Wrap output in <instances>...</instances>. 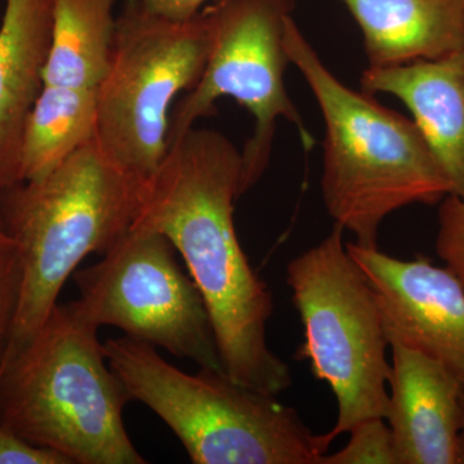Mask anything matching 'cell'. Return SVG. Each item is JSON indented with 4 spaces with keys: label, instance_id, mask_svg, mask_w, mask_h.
<instances>
[{
    "label": "cell",
    "instance_id": "1",
    "mask_svg": "<svg viewBox=\"0 0 464 464\" xmlns=\"http://www.w3.org/2000/svg\"><path fill=\"white\" fill-rule=\"evenodd\" d=\"M241 179L243 157L234 143L217 130L191 128L143 182L133 224L166 235L185 261L209 311L225 373L277 396L292 386V373L268 346L273 295L235 228Z\"/></svg>",
    "mask_w": 464,
    "mask_h": 464
},
{
    "label": "cell",
    "instance_id": "6",
    "mask_svg": "<svg viewBox=\"0 0 464 464\" xmlns=\"http://www.w3.org/2000/svg\"><path fill=\"white\" fill-rule=\"evenodd\" d=\"M343 227L286 266V282L304 325L295 359L307 362L316 380L337 400L334 441L356 424L389 414L390 346L368 280L350 257Z\"/></svg>",
    "mask_w": 464,
    "mask_h": 464
},
{
    "label": "cell",
    "instance_id": "23",
    "mask_svg": "<svg viewBox=\"0 0 464 464\" xmlns=\"http://www.w3.org/2000/svg\"><path fill=\"white\" fill-rule=\"evenodd\" d=\"M460 406H462L463 429H464V391L462 392V396H460Z\"/></svg>",
    "mask_w": 464,
    "mask_h": 464
},
{
    "label": "cell",
    "instance_id": "21",
    "mask_svg": "<svg viewBox=\"0 0 464 464\" xmlns=\"http://www.w3.org/2000/svg\"><path fill=\"white\" fill-rule=\"evenodd\" d=\"M152 11L176 20L197 16L207 0H143Z\"/></svg>",
    "mask_w": 464,
    "mask_h": 464
},
{
    "label": "cell",
    "instance_id": "14",
    "mask_svg": "<svg viewBox=\"0 0 464 464\" xmlns=\"http://www.w3.org/2000/svg\"><path fill=\"white\" fill-rule=\"evenodd\" d=\"M364 36L369 67L404 65L464 45V0H340Z\"/></svg>",
    "mask_w": 464,
    "mask_h": 464
},
{
    "label": "cell",
    "instance_id": "22",
    "mask_svg": "<svg viewBox=\"0 0 464 464\" xmlns=\"http://www.w3.org/2000/svg\"><path fill=\"white\" fill-rule=\"evenodd\" d=\"M7 240H9V237L5 234V232L2 231V228H0V243H2V241Z\"/></svg>",
    "mask_w": 464,
    "mask_h": 464
},
{
    "label": "cell",
    "instance_id": "11",
    "mask_svg": "<svg viewBox=\"0 0 464 464\" xmlns=\"http://www.w3.org/2000/svg\"><path fill=\"white\" fill-rule=\"evenodd\" d=\"M389 422L396 464H462L463 389L420 351L391 343Z\"/></svg>",
    "mask_w": 464,
    "mask_h": 464
},
{
    "label": "cell",
    "instance_id": "15",
    "mask_svg": "<svg viewBox=\"0 0 464 464\" xmlns=\"http://www.w3.org/2000/svg\"><path fill=\"white\" fill-rule=\"evenodd\" d=\"M118 0H53L44 84L94 90L111 60Z\"/></svg>",
    "mask_w": 464,
    "mask_h": 464
},
{
    "label": "cell",
    "instance_id": "10",
    "mask_svg": "<svg viewBox=\"0 0 464 464\" xmlns=\"http://www.w3.org/2000/svg\"><path fill=\"white\" fill-rule=\"evenodd\" d=\"M346 249L371 285L389 343L431 357L464 391V289L456 275L422 256L404 261L356 241Z\"/></svg>",
    "mask_w": 464,
    "mask_h": 464
},
{
    "label": "cell",
    "instance_id": "24",
    "mask_svg": "<svg viewBox=\"0 0 464 464\" xmlns=\"http://www.w3.org/2000/svg\"><path fill=\"white\" fill-rule=\"evenodd\" d=\"M463 47H464V45H463Z\"/></svg>",
    "mask_w": 464,
    "mask_h": 464
},
{
    "label": "cell",
    "instance_id": "17",
    "mask_svg": "<svg viewBox=\"0 0 464 464\" xmlns=\"http://www.w3.org/2000/svg\"><path fill=\"white\" fill-rule=\"evenodd\" d=\"M382 418L364 420L351 430L340 451L322 458L320 464H396L389 424Z\"/></svg>",
    "mask_w": 464,
    "mask_h": 464
},
{
    "label": "cell",
    "instance_id": "13",
    "mask_svg": "<svg viewBox=\"0 0 464 464\" xmlns=\"http://www.w3.org/2000/svg\"><path fill=\"white\" fill-rule=\"evenodd\" d=\"M53 0H7L0 27V188L23 183L27 118L50 56Z\"/></svg>",
    "mask_w": 464,
    "mask_h": 464
},
{
    "label": "cell",
    "instance_id": "7",
    "mask_svg": "<svg viewBox=\"0 0 464 464\" xmlns=\"http://www.w3.org/2000/svg\"><path fill=\"white\" fill-rule=\"evenodd\" d=\"M212 30L200 11L176 20L143 0H124L114 45L97 88L96 140L101 151L145 182L168 151L170 108L206 70Z\"/></svg>",
    "mask_w": 464,
    "mask_h": 464
},
{
    "label": "cell",
    "instance_id": "9",
    "mask_svg": "<svg viewBox=\"0 0 464 464\" xmlns=\"http://www.w3.org/2000/svg\"><path fill=\"white\" fill-rule=\"evenodd\" d=\"M72 280L82 313L97 328L115 326L199 368L224 371L206 302L161 232L133 224Z\"/></svg>",
    "mask_w": 464,
    "mask_h": 464
},
{
    "label": "cell",
    "instance_id": "20",
    "mask_svg": "<svg viewBox=\"0 0 464 464\" xmlns=\"http://www.w3.org/2000/svg\"><path fill=\"white\" fill-rule=\"evenodd\" d=\"M0 464H70L56 451L38 448L0 426Z\"/></svg>",
    "mask_w": 464,
    "mask_h": 464
},
{
    "label": "cell",
    "instance_id": "8",
    "mask_svg": "<svg viewBox=\"0 0 464 464\" xmlns=\"http://www.w3.org/2000/svg\"><path fill=\"white\" fill-rule=\"evenodd\" d=\"M297 0H215L204 9L212 48L200 81L186 93L170 116L168 148L194 128L201 118L216 114V102L231 97L255 118V132L241 151L246 194L270 163L276 121L295 125L301 141L313 149L298 109L284 83L289 63L285 29Z\"/></svg>",
    "mask_w": 464,
    "mask_h": 464
},
{
    "label": "cell",
    "instance_id": "2",
    "mask_svg": "<svg viewBox=\"0 0 464 464\" xmlns=\"http://www.w3.org/2000/svg\"><path fill=\"white\" fill-rule=\"evenodd\" d=\"M285 50L325 123L322 195L326 212L356 243L377 246L382 222L411 204H436L451 188L414 121L335 78L293 17Z\"/></svg>",
    "mask_w": 464,
    "mask_h": 464
},
{
    "label": "cell",
    "instance_id": "4",
    "mask_svg": "<svg viewBox=\"0 0 464 464\" xmlns=\"http://www.w3.org/2000/svg\"><path fill=\"white\" fill-rule=\"evenodd\" d=\"M142 185L93 140L43 179L0 188V228L16 246L23 268L5 362L41 329L82 261L106 255L130 230Z\"/></svg>",
    "mask_w": 464,
    "mask_h": 464
},
{
    "label": "cell",
    "instance_id": "18",
    "mask_svg": "<svg viewBox=\"0 0 464 464\" xmlns=\"http://www.w3.org/2000/svg\"><path fill=\"white\" fill-rule=\"evenodd\" d=\"M23 286V268L16 246L11 239L0 243V368L5 362Z\"/></svg>",
    "mask_w": 464,
    "mask_h": 464
},
{
    "label": "cell",
    "instance_id": "5",
    "mask_svg": "<svg viewBox=\"0 0 464 464\" xmlns=\"http://www.w3.org/2000/svg\"><path fill=\"white\" fill-rule=\"evenodd\" d=\"M132 401L151 409L195 464H320L328 433L311 431L276 395L241 384L224 371L186 373L157 347L130 337L103 343Z\"/></svg>",
    "mask_w": 464,
    "mask_h": 464
},
{
    "label": "cell",
    "instance_id": "19",
    "mask_svg": "<svg viewBox=\"0 0 464 464\" xmlns=\"http://www.w3.org/2000/svg\"><path fill=\"white\" fill-rule=\"evenodd\" d=\"M435 246L464 289V197L449 194L441 200Z\"/></svg>",
    "mask_w": 464,
    "mask_h": 464
},
{
    "label": "cell",
    "instance_id": "12",
    "mask_svg": "<svg viewBox=\"0 0 464 464\" xmlns=\"http://www.w3.org/2000/svg\"><path fill=\"white\" fill-rule=\"evenodd\" d=\"M362 92L398 97L413 114L444 170L451 195L464 197V47L404 65L368 67Z\"/></svg>",
    "mask_w": 464,
    "mask_h": 464
},
{
    "label": "cell",
    "instance_id": "16",
    "mask_svg": "<svg viewBox=\"0 0 464 464\" xmlns=\"http://www.w3.org/2000/svg\"><path fill=\"white\" fill-rule=\"evenodd\" d=\"M97 88L43 85L27 118L21 154L23 182L36 181L96 137Z\"/></svg>",
    "mask_w": 464,
    "mask_h": 464
},
{
    "label": "cell",
    "instance_id": "3",
    "mask_svg": "<svg viewBox=\"0 0 464 464\" xmlns=\"http://www.w3.org/2000/svg\"><path fill=\"white\" fill-rule=\"evenodd\" d=\"M78 302L57 304L0 368V426L70 464H145L124 424L132 401Z\"/></svg>",
    "mask_w": 464,
    "mask_h": 464
}]
</instances>
